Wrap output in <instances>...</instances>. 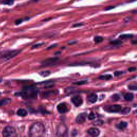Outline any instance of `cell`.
Instances as JSON below:
<instances>
[{
	"instance_id": "cell-1",
	"label": "cell",
	"mask_w": 137,
	"mask_h": 137,
	"mask_svg": "<svg viewBox=\"0 0 137 137\" xmlns=\"http://www.w3.org/2000/svg\"><path fill=\"white\" fill-rule=\"evenodd\" d=\"M45 131L44 125L40 123H35L33 124L29 131L30 137H42Z\"/></svg>"
},
{
	"instance_id": "cell-2",
	"label": "cell",
	"mask_w": 137,
	"mask_h": 137,
	"mask_svg": "<svg viewBox=\"0 0 137 137\" xmlns=\"http://www.w3.org/2000/svg\"><path fill=\"white\" fill-rule=\"evenodd\" d=\"M38 90L34 86L25 87L23 90L19 93V95L24 99H33L37 97Z\"/></svg>"
},
{
	"instance_id": "cell-3",
	"label": "cell",
	"mask_w": 137,
	"mask_h": 137,
	"mask_svg": "<svg viewBox=\"0 0 137 137\" xmlns=\"http://www.w3.org/2000/svg\"><path fill=\"white\" fill-rule=\"evenodd\" d=\"M21 52L20 50H8L1 54L0 55V60L2 62H5L6 60H10L17 55H18Z\"/></svg>"
},
{
	"instance_id": "cell-4",
	"label": "cell",
	"mask_w": 137,
	"mask_h": 137,
	"mask_svg": "<svg viewBox=\"0 0 137 137\" xmlns=\"http://www.w3.org/2000/svg\"><path fill=\"white\" fill-rule=\"evenodd\" d=\"M3 137H18L17 132L13 127L7 126L4 127L2 131Z\"/></svg>"
},
{
	"instance_id": "cell-5",
	"label": "cell",
	"mask_w": 137,
	"mask_h": 137,
	"mask_svg": "<svg viewBox=\"0 0 137 137\" xmlns=\"http://www.w3.org/2000/svg\"><path fill=\"white\" fill-rule=\"evenodd\" d=\"M59 58L58 57H51L47 58L41 62V65L44 66H54L57 64L59 61Z\"/></svg>"
},
{
	"instance_id": "cell-6",
	"label": "cell",
	"mask_w": 137,
	"mask_h": 137,
	"mask_svg": "<svg viewBox=\"0 0 137 137\" xmlns=\"http://www.w3.org/2000/svg\"><path fill=\"white\" fill-rule=\"evenodd\" d=\"M104 110L107 112H109V113H116L120 112L121 110V106L119 104H113L108 105V106L105 107Z\"/></svg>"
},
{
	"instance_id": "cell-7",
	"label": "cell",
	"mask_w": 137,
	"mask_h": 137,
	"mask_svg": "<svg viewBox=\"0 0 137 137\" xmlns=\"http://www.w3.org/2000/svg\"><path fill=\"white\" fill-rule=\"evenodd\" d=\"M71 101L73 104L76 107H79L82 104V99L80 96L76 95L73 96L71 99Z\"/></svg>"
},
{
	"instance_id": "cell-8",
	"label": "cell",
	"mask_w": 137,
	"mask_h": 137,
	"mask_svg": "<svg viewBox=\"0 0 137 137\" xmlns=\"http://www.w3.org/2000/svg\"><path fill=\"white\" fill-rule=\"evenodd\" d=\"M100 130L96 129V128H91L88 131H87V133H88L89 136L92 137H97L100 134Z\"/></svg>"
},
{
	"instance_id": "cell-9",
	"label": "cell",
	"mask_w": 137,
	"mask_h": 137,
	"mask_svg": "<svg viewBox=\"0 0 137 137\" xmlns=\"http://www.w3.org/2000/svg\"><path fill=\"white\" fill-rule=\"evenodd\" d=\"M87 117V115L85 113H82L78 115L76 118V122L78 124H83L86 121Z\"/></svg>"
},
{
	"instance_id": "cell-10",
	"label": "cell",
	"mask_w": 137,
	"mask_h": 137,
	"mask_svg": "<svg viewBox=\"0 0 137 137\" xmlns=\"http://www.w3.org/2000/svg\"><path fill=\"white\" fill-rule=\"evenodd\" d=\"M57 110L60 113H65L67 111V107L64 103H60L58 105Z\"/></svg>"
},
{
	"instance_id": "cell-11",
	"label": "cell",
	"mask_w": 137,
	"mask_h": 137,
	"mask_svg": "<svg viewBox=\"0 0 137 137\" xmlns=\"http://www.w3.org/2000/svg\"><path fill=\"white\" fill-rule=\"evenodd\" d=\"M98 99V96L95 94H91L87 96V100L88 101L92 103L96 102Z\"/></svg>"
},
{
	"instance_id": "cell-12",
	"label": "cell",
	"mask_w": 137,
	"mask_h": 137,
	"mask_svg": "<svg viewBox=\"0 0 137 137\" xmlns=\"http://www.w3.org/2000/svg\"><path fill=\"white\" fill-rule=\"evenodd\" d=\"M127 126V123L125 122H121L116 125V127L120 130H124Z\"/></svg>"
},
{
	"instance_id": "cell-13",
	"label": "cell",
	"mask_w": 137,
	"mask_h": 137,
	"mask_svg": "<svg viewBox=\"0 0 137 137\" xmlns=\"http://www.w3.org/2000/svg\"><path fill=\"white\" fill-rule=\"evenodd\" d=\"M17 114L19 116L24 117L26 116L27 115V111L24 109H19L18 110Z\"/></svg>"
},
{
	"instance_id": "cell-14",
	"label": "cell",
	"mask_w": 137,
	"mask_h": 137,
	"mask_svg": "<svg viewBox=\"0 0 137 137\" xmlns=\"http://www.w3.org/2000/svg\"><path fill=\"white\" fill-rule=\"evenodd\" d=\"M11 102V100L9 98H5L0 100V107L6 105Z\"/></svg>"
},
{
	"instance_id": "cell-15",
	"label": "cell",
	"mask_w": 137,
	"mask_h": 137,
	"mask_svg": "<svg viewBox=\"0 0 137 137\" xmlns=\"http://www.w3.org/2000/svg\"><path fill=\"white\" fill-rule=\"evenodd\" d=\"M134 96L133 94L131 93H127L125 95L124 99L125 100L127 101H130L133 99Z\"/></svg>"
},
{
	"instance_id": "cell-16",
	"label": "cell",
	"mask_w": 137,
	"mask_h": 137,
	"mask_svg": "<svg viewBox=\"0 0 137 137\" xmlns=\"http://www.w3.org/2000/svg\"><path fill=\"white\" fill-rule=\"evenodd\" d=\"M133 37V35L131 34H124L120 36V38L121 39H131Z\"/></svg>"
},
{
	"instance_id": "cell-17",
	"label": "cell",
	"mask_w": 137,
	"mask_h": 137,
	"mask_svg": "<svg viewBox=\"0 0 137 137\" xmlns=\"http://www.w3.org/2000/svg\"><path fill=\"white\" fill-rule=\"evenodd\" d=\"M112 78H113V77H112V76L110 75H105L100 76L99 77V79L101 80H107L111 79Z\"/></svg>"
},
{
	"instance_id": "cell-18",
	"label": "cell",
	"mask_w": 137,
	"mask_h": 137,
	"mask_svg": "<svg viewBox=\"0 0 137 137\" xmlns=\"http://www.w3.org/2000/svg\"><path fill=\"white\" fill-rule=\"evenodd\" d=\"M51 72L49 71H41L40 72H39V75L40 76H42V77H48L49 75H50Z\"/></svg>"
},
{
	"instance_id": "cell-19",
	"label": "cell",
	"mask_w": 137,
	"mask_h": 137,
	"mask_svg": "<svg viewBox=\"0 0 137 137\" xmlns=\"http://www.w3.org/2000/svg\"><path fill=\"white\" fill-rule=\"evenodd\" d=\"M103 40V38L100 36H96L94 38V41L96 44H99Z\"/></svg>"
},
{
	"instance_id": "cell-20",
	"label": "cell",
	"mask_w": 137,
	"mask_h": 137,
	"mask_svg": "<svg viewBox=\"0 0 137 137\" xmlns=\"http://www.w3.org/2000/svg\"><path fill=\"white\" fill-rule=\"evenodd\" d=\"M15 0H3L2 1V3L3 4H5V5H11L14 3V1Z\"/></svg>"
},
{
	"instance_id": "cell-21",
	"label": "cell",
	"mask_w": 137,
	"mask_h": 137,
	"mask_svg": "<svg viewBox=\"0 0 137 137\" xmlns=\"http://www.w3.org/2000/svg\"><path fill=\"white\" fill-rule=\"evenodd\" d=\"M130 111H131V108H130L129 107H126L121 111V113L123 115H126L129 114Z\"/></svg>"
},
{
	"instance_id": "cell-22",
	"label": "cell",
	"mask_w": 137,
	"mask_h": 137,
	"mask_svg": "<svg viewBox=\"0 0 137 137\" xmlns=\"http://www.w3.org/2000/svg\"><path fill=\"white\" fill-rule=\"evenodd\" d=\"M120 99V96L118 94H115L111 96V99L114 101H117Z\"/></svg>"
},
{
	"instance_id": "cell-23",
	"label": "cell",
	"mask_w": 137,
	"mask_h": 137,
	"mask_svg": "<svg viewBox=\"0 0 137 137\" xmlns=\"http://www.w3.org/2000/svg\"><path fill=\"white\" fill-rule=\"evenodd\" d=\"M110 44H113V45H120L121 44H122V42L121 40H114L110 42Z\"/></svg>"
},
{
	"instance_id": "cell-24",
	"label": "cell",
	"mask_w": 137,
	"mask_h": 137,
	"mask_svg": "<svg viewBox=\"0 0 137 137\" xmlns=\"http://www.w3.org/2000/svg\"><path fill=\"white\" fill-rule=\"evenodd\" d=\"M103 121L102 120H97L94 121L93 122V124L95 125H101L103 124Z\"/></svg>"
},
{
	"instance_id": "cell-25",
	"label": "cell",
	"mask_w": 137,
	"mask_h": 137,
	"mask_svg": "<svg viewBox=\"0 0 137 137\" xmlns=\"http://www.w3.org/2000/svg\"><path fill=\"white\" fill-rule=\"evenodd\" d=\"M42 44H44V43H39V44H34V45H33L32 47V49H34L39 48V47H40L42 46Z\"/></svg>"
},
{
	"instance_id": "cell-26",
	"label": "cell",
	"mask_w": 137,
	"mask_h": 137,
	"mask_svg": "<svg viewBox=\"0 0 137 137\" xmlns=\"http://www.w3.org/2000/svg\"><path fill=\"white\" fill-rule=\"evenodd\" d=\"M128 87L131 90H137V85H130Z\"/></svg>"
},
{
	"instance_id": "cell-27",
	"label": "cell",
	"mask_w": 137,
	"mask_h": 137,
	"mask_svg": "<svg viewBox=\"0 0 137 137\" xmlns=\"http://www.w3.org/2000/svg\"><path fill=\"white\" fill-rule=\"evenodd\" d=\"M88 118H89V120H94V119L95 118V115H94V113H91L89 114L88 115Z\"/></svg>"
},
{
	"instance_id": "cell-28",
	"label": "cell",
	"mask_w": 137,
	"mask_h": 137,
	"mask_svg": "<svg viewBox=\"0 0 137 137\" xmlns=\"http://www.w3.org/2000/svg\"><path fill=\"white\" fill-rule=\"evenodd\" d=\"M86 82V80H82V81H80V82H77L75 83V84L76 85H82V84H84Z\"/></svg>"
},
{
	"instance_id": "cell-29",
	"label": "cell",
	"mask_w": 137,
	"mask_h": 137,
	"mask_svg": "<svg viewBox=\"0 0 137 137\" xmlns=\"http://www.w3.org/2000/svg\"><path fill=\"white\" fill-rule=\"evenodd\" d=\"M23 22V20L22 19H17L16 21H15V23L16 25H19L20 24H21L22 22Z\"/></svg>"
},
{
	"instance_id": "cell-30",
	"label": "cell",
	"mask_w": 137,
	"mask_h": 137,
	"mask_svg": "<svg viewBox=\"0 0 137 137\" xmlns=\"http://www.w3.org/2000/svg\"><path fill=\"white\" fill-rule=\"evenodd\" d=\"M122 73H123V72L116 71V72H114V75L115 76H121Z\"/></svg>"
},
{
	"instance_id": "cell-31",
	"label": "cell",
	"mask_w": 137,
	"mask_h": 137,
	"mask_svg": "<svg viewBox=\"0 0 137 137\" xmlns=\"http://www.w3.org/2000/svg\"><path fill=\"white\" fill-rule=\"evenodd\" d=\"M137 68H135V67H131V68H130L128 69V70H129L130 72H134L136 71Z\"/></svg>"
},
{
	"instance_id": "cell-32",
	"label": "cell",
	"mask_w": 137,
	"mask_h": 137,
	"mask_svg": "<svg viewBox=\"0 0 137 137\" xmlns=\"http://www.w3.org/2000/svg\"><path fill=\"white\" fill-rule=\"evenodd\" d=\"M131 44L134 45H137V40H133L131 41Z\"/></svg>"
},
{
	"instance_id": "cell-33",
	"label": "cell",
	"mask_w": 137,
	"mask_h": 137,
	"mask_svg": "<svg viewBox=\"0 0 137 137\" xmlns=\"http://www.w3.org/2000/svg\"><path fill=\"white\" fill-rule=\"evenodd\" d=\"M55 137H68V134L67 135H62V134H57Z\"/></svg>"
},
{
	"instance_id": "cell-34",
	"label": "cell",
	"mask_w": 137,
	"mask_h": 137,
	"mask_svg": "<svg viewBox=\"0 0 137 137\" xmlns=\"http://www.w3.org/2000/svg\"><path fill=\"white\" fill-rule=\"evenodd\" d=\"M82 25L83 24L82 23H77V24H74L72 26L73 27H79V26H82Z\"/></svg>"
},
{
	"instance_id": "cell-35",
	"label": "cell",
	"mask_w": 137,
	"mask_h": 137,
	"mask_svg": "<svg viewBox=\"0 0 137 137\" xmlns=\"http://www.w3.org/2000/svg\"><path fill=\"white\" fill-rule=\"evenodd\" d=\"M114 6H107V7L106 8H105V10H110V9H114Z\"/></svg>"
},
{
	"instance_id": "cell-36",
	"label": "cell",
	"mask_w": 137,
	"mask_h": 137,
	"mask_svg": "<svg viewBox=\"0 0 137 137\" xmlns=\"http://www.w3.org/2000/svg\"><path fill=\"white\" fill-rule=\"evenodd\" d=\"M132 13H137V10H133V11L132 12Z\"/></svg>"
},
{
	"instance_id": "cell-37",
	"label": "cell",
	"mask_w": 137,
	"mask_h": 137,
	"mask_svg": "<svg viewBox=\"0 0 137 137\" xmlns=\"http://www.w3.org/2000/svg\"><path fill=\"white\" fill-rule=\"evenodd\" d=\"M56 46V44H54V46H51V47H48V49H50V48H52V47H55Z\"/></svg>"
},
{
	"instance_id": "cell-38",
	"label": "cell",
	"mask_w": 137,
	"mask_h": 137,
	"mask_svg": "<svg viewBox=\"0 0 137 137\" xmlns=\"http://www.w3.org/2000/svg\"><path fill=\"white\" fill-rule=\"evenodd\" d=\"M31 1H33V2H38V1H39V0H31Z\"/></svg>"
},
{
	"instance_id": "cell-39",
	"label": "cell",
	"mask_w": 137,
	"mask_h": 137,
	"mask_svg": "<svg viewBox=\"0 0 137 137\" xmlns=\"http://www.w3.org/2000/svg\"><path fill=\"white\" fill-rule=\"evenodd\" d=\"M27 137V136H23V137Z\"/></svg>"
},
{
	"instance_id": "cell-40",
	"label": "cell",
	"mask_w": 137,
	"mask_h": 137,
	"mask_svg": "<svg viewBox=\"0 0 137 137\" xmlns=\"http://www.w3.org/2000/svg\"><path fill=\"white\" fill-rule=\"evenodd\" d=\"M2 81V79H0V82H1Z\"/></svg>"
}]
</instances>
